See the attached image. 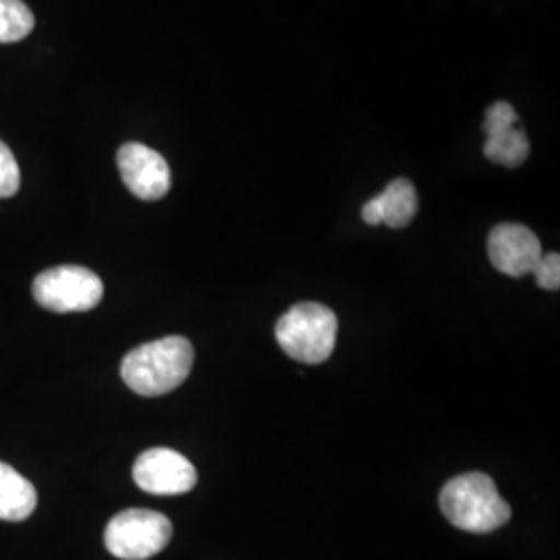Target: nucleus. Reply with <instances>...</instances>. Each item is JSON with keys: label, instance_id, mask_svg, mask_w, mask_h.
I'll use <instances>...</instances> for the list:
<instances>
[{"label": "nucleus", "instance_id": "nucleus-1", "mask_svg": "<svg viewBox=\"0 0 560 560\" xmlns=\"http://www.w3.org/2000/svg\"><path fill=\"white\" fill-rule=\"evenodd\" d=\"M194 358V345L185 337L152 340L125 355L120 378L141 397H162L189 378Z\"/></svg>", "mask_w": 560, "mask_h": 560}, {"label": "nucleus", "instance_id": "nucleus-2", "mask_svg": "<svg viewBox=\"0 0 560 560\" xmlns=\"http://www.w3.org/2000/svg\"><path fill=\"white\" fill-rule=\"evenodd\" d=\"M441 509L448 523L469 534H490L511 520V506L499 494L497 483L480 471L448 481L442 488Z\"/></svg>", "mask_w": 560, "mask_h": 560}, {"label": "nucleus", "instance_id": "nucleus-3", "mask_svg": "<svg viewBox=\"0 0 560 560\" xmlns=\"http://www.w3.org/2000/svg\"><path fill=\"white\" fill-rule=\"evenodd\" d=\"M337 332V314L312 301L293 305L277 324L280 349L305 365H318L332 355Z\"/></svg>", "mask_w": 560, "mask_h": 560}, {"label": "nucleus", "instance_id": "nucleus-4", "mask_svg": "<svg viewBox=\"0 0 560 560\" xmlns=\"http://www.w3.org/2000/svg\"><path fill=\"white\" fill-rule=\"evenodd\" d=\"M173 538V523L159 511L129 509L108 521L104 544L120 560H145L162 552Z\"/></svg>", "mask_w": 560, "mask_h": 560}, {"label": "nucleus", "instance_id": "nucleus-5", "mask_svg": "<svg viewBox=\"0 0 560 560\" xmlns=\"http://www.w3.org/2000/svg\"><path fill=\"white\" fill-rule=\"evenodd\" d=\"M32 295L55 314L90 312L104 298V282L90 268L65 264L40 272L32 284Z\"/></svg>", "mask_w": 560, "mask_h": 560}, {"label": "nucleus", "instance_id": "nucleus-6", "mask_svg": "<svg viewBox=\"0 0 560 560\" xmlns=\"http://www.w3.org/2000/svg\"><path fill=\"white\" fill-rule=\"evenodd\" d=\"M133 480L148 494L177 497L196 488L198 471L173 448H148L133 465Z\"/></svg>", "mask_w": 560, "mask_h": 560}, {"label": "nucleus", "instance_id": "nucleus-7", "mask_svg": "<svg viewBox=\"0 0 560 560\" xmlns=\"http://www.w3.org/2000/svg\"><path fill=\"white\" fill-rule=\"evenodd\" d=\"M120 179L143 201L162 200L171 191V166L156 150L129 141L117 154Z\"/></svg>", "mask_w": 560, "mask_h": 560}, {"label": "nucleus", "instance_id": "nucleus-8", "mask_svg": "<svg viewBox=\"0 0 560 560\" xmlns=\"http://www.w3.org/2000/svg\"><path fill=\"white\" fill-rule=\"evenodd\" d=\"M488 256L499 272L520 279L525 275H534L544 254L540 240L532 229L515 222H504L494 226L488 237Z\"/></svg>", "mask_w": 560, "mask_h": 560}, {"label": "nucleus", "instance_id": "nucleus-9", "mask_svg": "<svg viewBox=\"0 0 560 560\" xmlns=\"http://www.w3.org/2000/svg\"><path fill=\"white\" fill-rule=\"evenodd\" d=\"M418 191L409 179H395L386 185L381 196L365 201L361 217L363 222L376 226L386 224L390 229H405L418 214Z\"/></svg>", "mask_w": 560, "mask_h": 560}, {"label": "nucleus", "instance_id": "nucleus-10", "mask_svg": "<svg viewBox=\"0 0 560 560\" xmlns=\"http://www.w3.org/2000/svg\"><path fill=\"white\" fill-rule=\"evenodd\" d=\"M38 506L34 483L7 463H0V520L25 521Z\"/></svg>", "mask_w": 560, "mask_h": 560}, {"label": "nucleus", "instance_id": "nucleus-11", "mask_svg": "<svg viewBox=\"0 0 560 560\" xmlns=\"http://www.w3.org/2000/svg\"><path fill=\"white\" fill-rule=\"evenodd\" d=\"M483 156L506 168H517L529 156V140L525 131H521L517 127L488 136L483 143Z\"/></svg>", "mask_w": 560, "mask_h": 560}, {"label": "nucleus", "instance_id": "nucleus-12", "mask_svg": "<svg viewBox=\"0 0 560 560\" xmlns=\"http://www.w3.org/2000/svg\"><path fill=\"white\" fill-rule=\"evenodd\" d=\"M34 25L36 18L23 0H0V44L27 38Z\"/></svg>", "mask_w": 560, "mask_h": 560}, {"label": "nucleus", "instance_id": "nucleus-13", "mask_svg": "<svg viewBox=\"0 0 560 560\" xmlns=\"http://www.w3.org/2000/svg\"><path fill=\"white\" fill-rule=\"evenodd\" d=\"M21 187L20 164L11 148L0 140V198H13Z\"/></svg>", "mask_w": 560, "mask_h": 560}, {"label": "nucleus", "instance_id": "nucleus-14", "mask_svg": "<svg viewBox=\"0 0 560 560\" xmlns=\"http://www.w3.org/2000/svg\"><path fill=\"white\" fill-rule=\"evenodd\" d=\"M517 110L509 104V102H494L488 110H486V119H483V133L494 136L506 129L517 127Z\"/></svg>", "mask_w": 560, "mask_h": 560}, {"label": "nucleus", "instance_id": "nucleus-15", "mask_svg": "<svg viewBox=\"0 0 560 560\" xmlns=\"http://www.w3.org/2000/svg\"><path fill=\"white\" fill-rule=\"evenodd\" d=\"M536 280L546 291H559L560 287V256L559 254H546L541 256L540 264L534 270Z\"/></svg>", "mask_w": 560, "mask_h": 560}]
</instances>
